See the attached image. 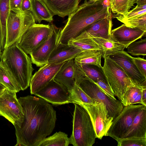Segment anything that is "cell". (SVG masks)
Returning <instances> with one entry per match:
<instances>
[{"label":"cell","mask_w":146,"mask_h":146,"mask_svg":"<svg viewBox=\"0 0 146 146\" xmlns=\"http://www.w3.org/2000/svg\"><path fill=\"white\" fill-rule=\"evenodd\" d=\"M135 3V0H111L110 7L113 13L124 16Z\"/></svg>","instance_id":"obj_28"},{"label":"cell","mask_w":146,"mask_h":146,"mask_svg":"<svg viewBox=\"0 0 146 146\" xmlns=\"http://www.w3.org/2000/svg\"><path fill=\"white\" fill-rule=\"evenodd\" d=\"M0 61L14 78L19 91L29 86L34 69L31 58L16 42L5 48Z\"/></svg>","instance_id":"obj_3"},{"label":"cell","mask_w":146,"mask_h":146,"mask_svg":"<svg viewBox=\"0 0 146 146\" xmlns=\"http://www.w3.org/2000/svg\"><path fill=\"white\" fill-rule=\"evenodd\" d=\"M78 84L95 102L104 103L109 115L113 117V119L123 110L124 106L120 100L113 99L108 95L90 79L83 80Z\"/></svg>","instance_id":"obj_7"},{"label":"cell","mask_w":146,"mask_h":146,"mask_svg":"<svg viewBox=\"0 0 146 146\" xmlns=\"http://www.w3.org/2000/svg\"><path fill=\"white\" fill-rule=\"evenodd\" d=\"M34 95L56 105L70 103V94L68 89L53 79Z\"/></svg>","instance_id":"obj_13"},{"label":"cell","mask_w":146,"mask_h":146,"mask_svg":"<svg viewBox=\"0 0 146 146\" xmlns=\"http://www.w3.org/2000/svg\"><path fill=\"white\" fill-rule=\"evenodd\" d=\"M127 52L133 56L146 55V38L134 41L127 47Z\"/></svg>","instance_id":"obj_32"},{"label":"cell","mask_w":146,"mask_h":146,"mask_svg":"<svg viewBox=\"0 0 146 146\" xmlns=\"http://www.w3.org/2000/svg\"><path fill=\"white\" fill-rule=\"evenodd\" d=\"M102 0H89V1H88V2L90 3H94L96 1H102ZM110 2L111 1V0H108Z\"/></svg>","instance_id":"obj_46"},{"label":"cell","mask_w":146,"mask_h":146,"mask_svg":"<svg viewBox=\"0 0 146 146\" xmlns=\"http://www.w3.org/2000/svg\"><path fill=\"white\" fill-rule=\"evenodd\" d=\"M146 14V9L140 11H134L131 10L124 16L117 15L115 18L122 23L130 20L140 16Z\"/></svg>","instance_id":"obj_36"},{"label":"cell","mask_w":146,"mask_h":146,"mask_svg":"<svg viewBox=\"0 0 146 146\" xmlns=\"http://www.w3.org/2000/svg\"><path fill=\"white\" fill-rule=\"evenodd\" d=\"M53 25L35 24L30 26L17 42L27 54H29L48 38Z\"/></svg>","instance_id":"obj_9"},{"label":"cell","mask_w":146,"mask_h":146,"mask_svg":"<svg viewBox=\"0 0 146 146\" xmlns=\"http://www.w3.org/2000/svg\"><path fill=\"white\" fill-rule=\"evenodd\" d=\"M143 88L135 85L130 88L125 93L121 102L124 106L131 104Z\"/></svg>","instance_id":"obj_33"},{"label":"cell","mask_w":146,"mask_h":146,"mask_svg":"<svg viewBox=\"0 0 146 146\" xmlns=\"http://www.w3.org/2000/svg\"><path fill=\"white\" fill-rule=\"evenodd\" d=\"M80 105L88 113L94 129L96 138L101 139L107 136L113 118L109 115L106 105L102 102L93 104L83 103Z\"/></svg>","instance_id":"obj_8"},{"label":"cell","mask_w":146,"mask_h":146,"mask_svg":"<svg viewBox=\"0 0 146 146\" xmlns=\"http://www.w3.org/2000/svg\"><path fill=\"white\" fill-rule=\"evenodd\" d=\"M73 130L70 142L74 146H92L96 135L90 116L82 106L74 104Z\"/></svg>","instance_id":"obj_4"},{"label":"cell","mask_w":146,"mask_h":146,"mask_svg":"<svg viewBox=\"0 0 146 146\" xmlns=\"http://www.w3.org/2000/svg\"><path fill=\"white\" fill-rule=\"evenodd\" d=\"M2 42V35L1 23L0 19V48L1 50V46Z\"/></svg>","instance_id":"obj_44"},{"label":"cell","mask_w":146,"mask_h":146,"mask_svg":"<svg viewBox=\"0 0 146 146\" xmlns=\"http://www.w3.org/2000/svg\"><path fill=\"white\" fill-rule=\"evenodd\" d=\"M86 38H90L102 50V57L104 58L115 53L124 50L125 46L114 40L111 36L108 39L93 36H90Z\"/></svg>","instance_id":"obj_22"},{"label":"cell","mask_w":146,"mask_h":146,"mask_svg":"<svg viewBox=\"0 0 146 146\" xmlns=\"http://www.w3.org/2000/svg\"><path fill=\"white\" fill-rule=\"evenodd\" d=\"M30 11L35 22L40 23L42 20L51 22L53 21L54 15L49 9L43 0H31Z\"/></svg>","instance_id":"obj_23"},{"label":"cell","mask_w":146,"mask_h":146,"mask_svg":"<svg viewBox=\"0 0 146 146\" xmlns=\"http://www.w3.org/2000/svg\"><path fill=\"white\" fill-rule=\"evenodd\" d=\"M102 50H93L84 51L74 59L75 62L79 64H94L101 66Z\"/></svg>","instance_id":"obj_24"},{"label":"cell","mask_w":146,"mask_h":146,"mask_svg":"<svg viewBox=\"0 0 146 146\" xmlns=\"http://www.w3.org/2000/svg\"><path fill=\"white\" fill-rule=\"evenodd\" d=\"M104 59L102 67L105 74L115 95L121 102L125 93L135 84L123 69L109 56Z\"/></svg>","instance_id":"obj_6"},{"label":"cell","mask_w":146,"mask_h":146,"mask_svg":"<svg viewBox=\"0 0 146 146\" xmlns=\"http://www.w3.org/2000/svg\"><path fill=\"white\" fill-rule=\"evenodd\" d=\"M112 18L111 14L108 17L94 23L75 38H85L90 36H98L105 39L110 38L113 26Z\"/></svg>","instance_id":"obj_17"},{"label":"cell","mask_w":146,"mask_h":146,"mask_svg":"<svg viewBox=\"0 0 146 146\" xmlns=\"http://www.w3.org/2000/svg\"><path fill=\"white\" fill-rule=\"evenodd\" d=\"M123 23L129 27L137 28L146 31V14Z\"/></svg>","instance_id":"obj_35"},{"label":"cell","mask_w":146,"mask_h":146,"mask_svg":"<svg viewBox=\"0 0 146 146\" xmlns=\"http://www.w3.org/2000/svg\"><path fill=\"white\" fill-rule=\"evenodd\" d=\"M16 92L6 89L0 94V115L13 125L21 121L24 114Z\"/></svg>","instance_id":"obj_11"},{"label":"cell","mask_w":146,"mask_h":146,"mask_svg":"<svg viewBox=\"0 0 146 146\" xmlns=\"http://www.w3.org/2000/svg\"><path fill=\"white\" fill-rule=\"evenodd\" d=\"M142 90L140 92L137 97L134 99L131 104H142L141 102Z\"/></svg>","instance_id":"obj_42"},{"label":"cell","mask_w":146,"mask_h":146,"mask_svg":"<svg viewBox=\"0 0 146 146\" xmlns=\"http://www.w3.org/2000/svg\"><path fill=\"white\" fill-rule=\"evenodd\" d=\"M132 59L141 73L146 77V60L140 57L134 58Z\"/></svg>","instance_id":"obj_38"},{"label":"cell","mask_w":146,"mask_h":146,"mask_svg":"<svg viewBox=\"0 0 146 146\" xmlns=\"http://www.w3.org/2000/svg\"><path fill=\"white\" fill-rule=\"evenodd\" d=\"M90 1V0H89Z\"/></svg>","instance_id":"obj_48"},{"label":"cell","mask_w":146,"mask_h":146,"mask_svg":"<svg viewBox=\"0 0 146 146\" xmlns=\"http://www.w3.org/2000/svg\"><path fill=\"white\" fill-rule=\"evenodd\" d=\"M2 52L1 51V48H0V56H1V54H2Z\"/></svg>","instance_id":"obj_47"},{"label":"cell","mask_w":146,"mask_h":146,"mask_svg":"<svg viewBox=\"0 0 146 146\" xmlns=\"http://www.w3.org/2000/svg\"><path fill=\"white\" fill-rule=\"evenodd\" d=\"M81 0H43L54 15L69 16L78 7Z\"/></svg>","instance_id":"obj_19"},{"label":"cell","mask_w":146,"mask_h":146,"mask_svg":"<svg viewBox=\"0 0 146 146\" xmlns=\"http://www.w3.org/2000/svg\"><path fill=\"white\" fill-rule=\"evenodd\" d=\"M142 104L146 106V88H143L142 90Z\"/></svg>","instance_id":"obj_41"},{"label":"cell","mask_w":146,"mask_h":146,"mask_svg":"<svg viewBox=\"0 0 146 146\" xmlns=\"http://www.w3.org/2000/svg\"><path fill=\"white\" fill-rule=\"evenodd\" d=\"M146 138V106H144L135 117L122 138Z\"/></svg>","instance_id":"obj_21"},{"label":"cell","mask_w":146,"mask_h":146,"mask_svg":"<svg viewBox=\"0 0 146 146\" xmlns=\"http://www.w3.org/2000/svg\"><path fill=\"white\" fill-rule=\"evenodd\" d=\"M66 62L56 64L48 63L41 66L31 78L29 84L31 94H34L53 80Z\"/></svg>","instance_id":"obj_15"},{"label":"cell","mask_w":146,"mask_h":146,"mask_svg":"<svg viewBox=\"0 0 146 146\" xmlns=\"http://www.w3.org/2000/svg\"><path fill=\"white\" fill-rule=\"evenodd\" d=\"M116 140L118 146H146V138H121Z\"/></svg>","instance_id":"obj_34"},{"label":"cell","mask_w":146,"mask_h":146,"mask_svg":"<svg viewBox=\"0 0 146 146\" xmlns=\"http://www.w3.org/2000/svg\"><path fill=\"white\" fill-rule=\"evenodd\" d=\"M111 14L108 0L92 3L85 1L68 16L66 23L60 31L58 43L67 44L68 40L76 38L92 24Z\"/></svg>","instance_id":"obj_2"},{"label":"cell","mask_w":146,"mask_h":146,"mask_svg":"<svg viewBox=\"0 0 146 146\" xmlns=\"http://www.w3.org/2000/svg\"><path fill=\"white\" fill-rule=\"evenodd\" d=\"M0 84L10 90L16 93L19 92L14 78L1 61Z\"/></svg>","instance_id":"obj_29"},{"label":"cell","mask_w":146,"mask_h":146,"mask_svg":"<svg viewBox=\"0 0 146 146\" xmlns=\"http://www.w3.org/2000/svg\"><path fill=\"white\" fill-rule=\"evenodd\" d=\"M144 106L131 104L124 107L120 113L113 120L107 133L115 140L122 138L131 125L136 115Z\"/></svg>","instance_id":"obj_10"},{"label":"cell","mask_w":146,"mask_h":146,"mask_svg":"<svg viewBox=\"0 0 146 146\" xmlns=\"http://www.w3.org/2000/svg\"><path fill=\"white\" fill-rule=\"evenodd\" d=\"M31 7V0H22L21 6V10L22 11H25L30 10Z\"/></svg>","instance_id":"obj_39"},{"label":"cell","mask_w":146,"mask_h":146,"mask_svg":"<svg viewBox=\"0 0 146 146\" xmlns=\"http://www.w3.org/2000/svg\"><path fill=\"white\" fill-rule=\"evenodd\" d=\"M69 144L67 134L60 131L45 138L38 146H68Z\"/></svg>","instance_id":"obj_27"},{"label":"cell","mask_w":146,"mask_h":146,"mask_svg":"<svg viewBox=\"0 0 146 146\" xmlns=\"http://www.w3.org/2000/svg\"><path fill=\"white\" fill-rule=\"evenodd\" d=\"M94 82L108 95L113 99H116L114 92L109 82H107L102 80H98Z\"/></svg>","instance_id":"obj_37"},{"label":"cell","mask_w":146,"mask_h":146,"mask_svg":"<svg viewBox=\"0 0 146 146\" xmlns=\"http://www.w3.org/2000/svg\"><path fill=\"white\" fill-rule=\"evenodd\" d=\"M6 88L2 85L0 84V94L3 92Z\"/></svg>","instance_id":"obj_45"},{"label":"cell","mask_w":146,"mask_h":146,"mask_svg":"<svg viewBox=\"0 0 146 146\" xmlns=\"http://www.w3.org/2000/svg\"><path fill=\"white\" fill-rule=\"evenodd\" d=\"M74 59L66 62L53 79L65 86L70 94L72 92L75 83L74 77Z\"/></svg>","instance_id":"obj_20"},{"label":"cell","mask_w":146,"mask_h":146,"mask_svg":"<svg viewBox=\"0 0 146 146\" xmlns=\"http://www.w3.org/2000/svg\"><path fill=\"white\" fill-rule=\"evenodd\" d=\"M18 100L24 114L23 120L14 125L15 146H38L54 130L56 119L52 106L42 98L30 95Z\"/></svg>","instance_id":"obj_1"},{"label":"cell","mask_w":146,"mask_h":146,"mask_svg":"<svg viewBox=\"0 0 146 146\" xmlns=\"http://www.w3.org/2000/svg\"><path fill=\"white\" fill-rule=\"evenodd\" d=\"M67 44L83 51L93 50H102L100 47L90 38L72 39L68 40Z\"/></svg>","instance_id":"obj_31"},{"label":"cell","mask_w":146,"mask_h":146,"mask_svg":"<svg viewBox=\"0 0 146 146\" xmlns=\"http://www.w3.org/2000/svg\"><path fill=\"white\" fill-rule=\"evenodd\" d=\"M146 33L145 31L129 27L123 24L111 30V36L126 48L131 43L145 35Z\"/></svg>","instance_id":"obj_16"},{"label":"cell","mask_w":146,"mask_h":146,"mask_svg":"<svg viewBox=\"0 0 146 146\" xmlns=\"http://www.w3.org/2000/svg\"><path fill=\"white\" fill-rule=\"evenodd\" d=\"M61 29L53 25L52 30L47 40L30 54L32 63L41 67L48 63L50 55L58 44Z\"/></svg>","instance_id":"obj_14"},{"label":"cell","mask_w":146,"mask_h":146,"mask_svg":"<svg viewBox=\"0 0 146 146\" xmlns=\"http://www.w3.org/2000/svg\"><path fill=\"white\" fill-rule=\"evenodd\" d=\"M22 0H9L11 10H20Z\"/></svg>","instance_id":"obj_40"},{"label":"cell","mask_w":146,"mask_h":146,"mask_svg":"<svg viewBox=\"0 0 146 146\" xmlns=\"http://www.w3.org/2000/svg\"><path fill=\"white\" fill-rule=\"evenodd\" d=\"M10 10L9 0H0V19L2 35L1 50L2 52L5 48L7 35V23Z\"/></svg>","instance_id":"obj_25"},{"label":"cell","mask_w":146,"mask_h":146,"mask_svg":"<svg viewBox=\"0 0 146 146\" xmlns=\"http://www.w3.org/2000/svg\"><path fill=\"white\" fill-rule=\"evenodd\" d=\"M35 23L30 10H11L7 23L5 49L17 42L28 29Z\"/></svg>","instance_id":"obj_5"},{"label":"cell","mask_w":146,"mask_h":146,"mask_svg":"<svg viewBox=\"0 0 146 146\" xmlns=\"http://www.w3.org/2000/svg\"><path fill=\"white\" fill-rule=\"evenodd\" d=\"M135 3L137 5H146V0H135Z\"/></svg>","instance_id":"obj_43"},{"label":"cell","mask_w":146,"mask_h":146,"mask_svg":"<svg viewBox=\"0 0 146 146\" xmlns=\"http://www.w3.org/2000/svg\"><path fill=\"white\" fill-rule=\"evenodd\" d=\"M84 51L68 44L58 43L49 58L48 63L58 64L64 62L74 58Z\"/></svg>","instance_id":"obj_18"},{"label":"cell","mask_w":146,"mask_h":146,"mask_svg":"<svg viewBox=\"0 0 146 146\" xmlns=\"http://www.w3.org/2000/svg\"><path fill=\"white\" fill-rule=\"evenodd\" d=\"M108 56L123 69L135 85L146 88V77L141 73L128 53L123 50Z\"/></svg>","instance_id":"obj_12"},{"label":"cell","mask_w":146,"mask_h":146,"mask_svg":"<svg viewBox=\"0 0 146 146\" xmlns=\"http://www.w3.org/2000/svg\"><path fill=\"white\" fill-rule=\"evenodd\" d=\"M70 94V103L80 105L83 103L93 104L96 102L76 83Z\"/></svg>","instance_id":"obj_30"},{"label":"cell","mask_w":146,"mask_h":146,"mask_svg":"<svg viewBox=\"0 0 146 146\" xmlns=\"http://www.w3.org/2000/svg\"><path fill=\"white\" fill-rule=\"evenodd\" d=\"M80 64L84 74L88 78L94 82L98 80H102L109 82L102 66L90 64Z\"/></svg>","instance_id":"obj_26"}]
</instances>
